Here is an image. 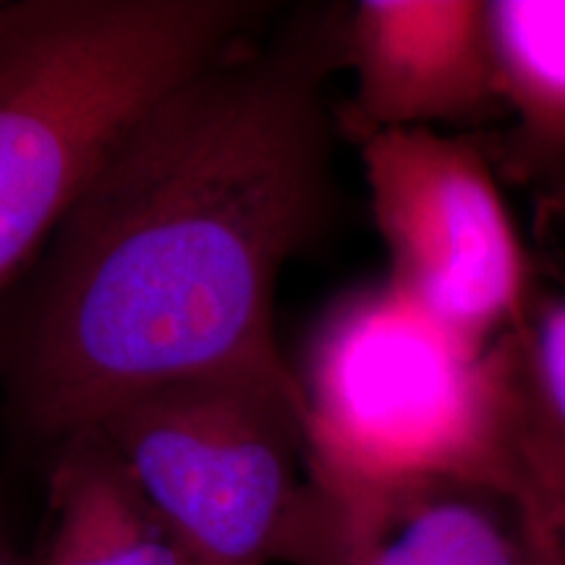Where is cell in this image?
<instances>
[{
  "label": "cell",
  "mask_w": 565,
  "mask_h": 565,
  "mask_svg": "<svg viewBox=\"0 0 565 565\" xmlns=\"http://www.w3.org/2000/svg\"><path fill=\"white\" fill-rule=\"evenodd\" d=\"M343 131H437L503 118L487 0H362L345 11Z\"/></svg>",
  "instance_id": "cell-7"
},
{
  "label": "cell",
  "mask_w": 565,
  "mask_h": 565,
  "mask_svg": "<svg viewBox=\"0 0 565 565\" xmlns=\"http://www.w3.org/2000/svg\"><path fill=\"white\" fill-rule=\"evenodd\" d=\"M296 377L312 482L448 477L524 494L513 330L469 341L385 278L324 312Z\"/></svg>",
  "instance_id": "cell-3"
},
{
  "label": "cell",
  "mask_w": 565,
  "mask_h": 565,
  "mask_svg": "<svg viewBox=\"0 0 565 565\" xmlns=\"http://www.w3.org/2000/svg\"><path fill=\"white\" fill-rule=\"evenodd\" d=\"M519 387V477L565 463V294L529 307L513 330Z\"/></svg>",
  "instance_id": "cell-10"
},
{
  "label": "cell",
  "mask_w": 565,
  "mask_h": 565,
  "mask_svg": "<svg viewBox=\"0 0 565 565\" xmlns=\"http://www.w3.org/2000/svg\"><path fill=\"white\" fill-rule=\"evenodd\" d=\"M0 565H34L30 557L21 553L17 536L11 532L9 513H6L3 500H0Z\"/></svg>",
  "instance_id": "cell-12"
},
{
  "label": "cell",
  "mask_w": 565,
  "mask_h": 565,
  "mask_svg": "<svg viewBox=\"0 0 565 565\" xmlns=\"http://www.w3.org/2000/svg\"><path fill=\"white\" fill-rule=\"evenodd\" d=\"M345 11L252 38L154 105L55 225L0 333L11 433L53 450L134 395L249 372L286 263L333 217Z\"/></svg>",
  "instance_id": "cell-1"
},
{
  "label": "cell",
  "mask_w": 565,
  "mask_h": 565,
  "mask_svg": "<svg viewBox=\"0 0 565 565\" xmlns=\"http://www.w3.org/2000/svg\"><path fill=\"white\" fill-rule=\"evenodd\" d=\"M252 0L0 3V288L154 105L257 38Z\"/></svg>",
  "instance_id": "cell-2"
},
{
  "label": "cell",
  "mask_w": 565,
  "mask_h": 565,
  "mask_svg": "<svg viewBox=\"0 0 565 565\" xmlns=\"http://www.w3.org/2000/svg\"><path fill=\"white\" fill-rule=\"evenodd\" d=\"M45 555L38 565H186L100 429L55 445L47 466Z\"/></svg>",
  "instance_id": "cell-8"
},
{
  "label": "cell",
  "mask_w": 565,
  "mask_h": 565,
  "mask_svg": "<svg viewBox=\"0 0 565 565\" xmlns=\"http://www.w3.org/2000/svg\"><path fill=\"white\" fill-rule=\"evenodd\" d=\"M278 565H563L524 494L469 479L335 487L307 479Z\"/></svg>",
  "instance_id": "cell-6"
},
{
  "label": "cell",
  "mask_w": 565,
  "mask_h": 565,
  "mask_svg": "<svg viewBox=\"0 0 565 565\" xmlns=\"http://www.w3.org/2000/svg\"><path fill=\"white\" fill-rule=\"evenodd\" d=\"M487 21L513 166L565 175V0H487Z\"/></svg>",
  "instance_id": "cell-9"
},
{
  "label": "cell",
  "mask_w": 565,
  "mask_h": 565,
  "mask_svg": "<svg viewBox=\"0 0 565 565\" xmlns=\"http://www.w3.org/2000/svg\"><path fill=\"white\" fill-rule=\"evenodd\" d=\"M524 492L534 513L553 534L557 555L565 565V463L529 469L524 477Z\"/></svg>",
  "instance_id": "cell-11"
},
{
  "label": "cell",
  "mask_w": 565,
  "mask_h": 565,
  "mask_svg": "<svg viewBox=\"0 0 565 565\" xmlns=\"http://www.w3.org/2000/svg\"><path fill=\"white\" fill-rule=\"evenodd\" d=\"M113 445L186 565H278L301 487L299 377L173 380L92 424Z\"/></svg>",
  "instance_id": "cell-4"
},
{
  "label": "cell",
  "mask_w": 565,
  "mask_h": 565,
  "mask_svg": "<svg viewBox=\"0 0 565 565\" xmlns=\"http://www.w3.org/2000/svg\"><path fill=\"white\" fill-rule=\"evenodd\" d=\"M387 280L477 343L529 312V263L490 154L440 131H383L359 141Z\"/></svg>",
  "instance_id": "cell-5"
}]
</instances>
